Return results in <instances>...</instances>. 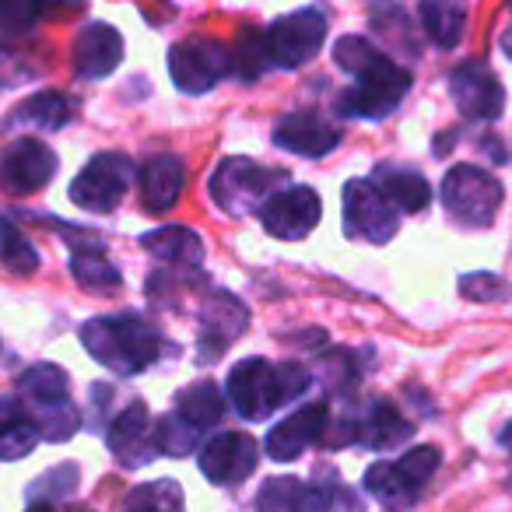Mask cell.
<instances>
[{
	"mask_svg": "<svg viewBox=\"0 0 512 512\" xmlns=\"http://www.w3.org/2000/svg\"><path fill=\"white\" fill-rule=\"evenodd\" d=\"M309 386L306 369L285 362L274 365L267 358H246L228 372V404L246 421L271 418L278 407L295 400Z\"/></svg>",
	"mask_w": 512,
	"mask_h": 512,
	"instance_id": "obj_1",
	"label": "cell"
},
{
	"mask_svg": "<svg viewBox=\"0 0 512 512\" xmlns=\"http://www.w3.org/2000/svg\"><path fill=\"white\" fill-rule=\"evenodd\" d=\"M81 344L88 348V355L106 369L120 372V376H137L148 365H155V358L162 355V337L155 327H148L144 320H92L81 327Z\"/></svg>",
	"mask_w": 512,
	"mask_h": 512,
	"instance_id": "obj_2",
	"label": "cell"
},
{
	"mask_svg": "<svg viewBox=\"0 0 512 512\" xmlns=\"http://www.w3.org/2000/svg\"><path fill=\"white\" fill-rule=\"evenodd\" d=\"M18 390L39 428V439L64 442L78 432V407L67 397V372L57 365H32L18 376Z\"/></svg>",
	"mask_w": 512,
	"mask_h": 512,
	"instance_id": "obj_3",
	"label": "cell"
},
{
	"mask_svg": "<svg viewBox=\"0 0 512 512\" xmlns=\"http://www.w3.org/2000/svg\"><path fill=\"white\" fill-rule=\"evenodd\" d=\"M442 204L463 228H488L502 207V183L477 165H453L442 179Z\"/></svg>",
	"mask_w": 512,
	"mask_h": 512,
	"instance_id": "obj_4",
	"label": "cell"
},
{
	"mask_svg": "<svg viewBox=\"0 0 512 512\" xmlns=\"http://www.w3.org/2000/svg\"><path fill=\"white\" fill-rule=\"evenodd\" d=\"M442 453L435 446H418L404 453L397 463H376L365 474V488L386 505H411L421 495L432 474L439 470Z\"/></svg>",
	"mask_w": 512,
	"mask_h": 512,
	"instance_id": "obj_5",
	"label": "cell"
},
{
	"mask_svg": "<svg viewBox=\"0 0 512 512\" xmlns=\"http://www.w3.org/2000/svg\"><path fill=\"white\" fill-rule=\"evenodd\" d=\"M281 179H285L281 172L264 169L249 158H225L211 176L214 204L228 214H249L256 211V204L264 207L267 193H274L271 186L281 183Z\"/></svg>",
	"mask_w": 512,
	"mask_h": 512,
	"instance_id": "obj_6",
	"label": "cell"
},
{
	"mask_svg": "<svg viewBox=\"0 0 512 512\" xmlns=\"http://www.w3.org/2000/svg\"><path fill=\"white\" fill-rule=\"evenodd\" d=\"M228 71H232V50L225 43H218V39L190 36L172 46L169 53V74L179 92L186 95L211 92Z\"/></svg>",
	"mask_w": 512,
	"mask_h": 512,
	"instance_id": "obj_7",
	"label": "cell"
},
{
	"mask_svg": "<svg viewBox=\"0 0 512 512\" xmlns=\"http://www.w3.org/2000/svg\"><path fill=\"white\" fill-rule=\"evenodd\" d=\"M407 88H411V74L397 67L390 57L383 64L369 67L365 74L355 78V88H348L341 99V113L348 116H369V120H383L404 102Z\"/></svg>",
	"mask_w": 512,
	"mask_h": 512,
	"instance_id": "obj_8",
	"label": "cell"
},
{
	"mask_svg": "<svg viewBox=\"0 0 512 512\" xmlns=\"http://www.w3.org/2000/svg\"><path fill=\"white\" fill-rule=\"evenodd\" d=\"M344 232L372 246H383L397 235V211L369 179H351L344 186Z\"/></svg>",
	"mask_w": 512,
	"mask_h": 512,
	"instance_id": "obj_9",
	"label": "cell"
},
{
	"mask_svg": "<svg viewBox=\"0 0 512 512\" xmlns=\"http://www.w3.org/2000/svg\"><path fill=\"white\" fill-rule=\"evenodd\" d=\"M127 183H130L127 158L113 155V151H102V155H95L71 183V200L92 214H109L120 207Z\"/></svg>",
	"mask_w": 512,
	"mask_h": 512,
	"instance_id": "obj_10",
	"label": "cell"
},
{
	"mask_svg": "<svg viewBox=\"0 0 512 512\" xmlns=\"http://www.w3.org/2000/svg\"><path fill=\"white\" fill-rule=\"evenodd\" d=\"M323 39H327V18L320 11L306 8V11H295V15H285L271 25L267 32V50H271V60L278 67H295L309 64V60L320 53Z\"/></svg>",
	"mask_w": 512,
	"mask_h": 512,
	"instance_id": "obj_11",
	"label": "cell"
},
{
	"mask_svg": "<svg viewBox=\"0 0 512 512\" xmlns=\"http://www.w3.org/2000/svg\"><path fill=\"white\" fill-rule=\"evenodd\" d=\"M323 214V200L313 186H288V190H278L264 200L260 207V221L264 228L274 235V239H288L299 242L320 225Z\"/></svg>",
	"mask_w": 512,
	"mask_h": 512,
	"instance_id": "obj_12",
	"label": "cell"
},
{
	"mask_svg": "<svg viewBox=\"0 0 512 512\" xmlns=\"http://www.w3.org/2000/svg\"><path fill=\"white\" fill-rule=\"evenodd\" d=\"M260 449L246 432H221L200 449V474L211 484H239L256 470Z\"/></svg>",
	"mask_w": 512,
	"mask_h": 512,
	"instance_id": "obj_13",
	"label": "cell"
},
{
	"mask_svg": "<svg viewBox=\"0 0 512 512\" xmlns=\"http://www.w3.org/2000/svg\"><path fill=\"white\" fill-rule=\"evenodd\" d=\"M57 172V155L36 137H18L4 155H0V183L11 193H36L50 186Z\"/></svg>",
	"mask_w": 512,
	"mask_h": 512,
	"instance_id": "obj_14",
	"label": "cell"
},
{
	"mask_svg": "<svg viewBox=\"0 0 512 512\" xmlns=\"http://www.w3.org/2000/svg\"><path fill=\"white\" fill-rule=\"evenodd\" d=\"M449 95H453L456 109L467 120H495L505 106V92L495 74H491V67L474 64V60L460 64L449 74Z\"/></svg>",
	"mask_w": 512,
	"mask_h": 512,
	"instance_id": "obj_15",
	"label": "cell"
},
{
	"mask_svg": "<svg viewBox=\"0 0 512 512\" xmlns=\"http://www.w3.org/2000/svg\"><path fill=\"white\" fill-rule=\"evenodd\" d=\"M327 421H330V411L327 404H306L299 407L295 414H288L281 425L271 428V435H267V456L271 460H295V456L306 453L313 442H323V435H327Z\"/></svg>",
	"mask_w": 512,
	"mask_h": 512,
	"instance_id": "obj_16",
	"label": "cell"
},
{
	"mask_svg": "<svg viewBox=\"0 0 512 512\" xmlns=\"http://www.w3.org/2000/svg\"><path fill=\"white\" fill-rule=\"evenodd\" d=\"M123 60V36L106 22H92L74 39V71L85 81H99L113 74Z\"/></svg>",
	"mask_w": 512,
	"mask_h": 512,
	"instance_id": "obj_17",
	"label": "cell"
},
{
	"mask_svg": "<svg viewBox=\"0 0 512 512\" xmlns=\"http://www.w3.org/2000/svg\"><path fill=\"white\" fill-rule=\"evenodd\" d=\"M109 449H113L116 460L130 470L151 463V456L158 453L148 407H144L141 400H134V404H130L127 411L113 421V428H109Z\"/></svg>",
	"mask_w": 512,
	"mask_h": 512,
	"instance_id": "obj_18",
	"label": "cell"
},
{
	"mask_svg": "<svg viewBox=\"0 0 512 512\" xmlns=\"http://www.w3.org/2000/svg\"><path fill=\"white\" fill-rule=\"evenodd\" d=\"M341 130L316 113H292L274 127V144L302 158H323L337 148Z\"/></svg>",
	"mask_w": 512,
	"mask_h": 512,
	"instance_id": "obj_19",
	"label": "cell"
},
{
	"mask_svg": "<svg viewBox=\"0 0 512 512\" xmlns=\"http://www.w3.org/2000/svg\"><path fill=\"white\" fill-rule=\"evenodd\" d=\"M256 512H330V495L299 477H271L256 495Z\"/></svg>",
	"mask_w": 512,
	"mask_h": 512,
	"instance_id": "obj_20",
	"label": "cell"
},
{
	"mask_svg": "<svg viewBox=\"0 0 512 512\" xmlns=\"http://www.w3.org/2000/svg\"><path fill=\"white\" fill-rule=\"evenodd\" d=\"M186 183V169L176 155H155L141 165V204L151 214L169 211Z\"/></svg>",
	"mask_w": 512,
	"mask_h": 512,
	"instance_id": "obj_21",
	"label": "cell"
},
{
	"mask_svg": "<svg viewBox=\"0 0 512 512\" xmlns=\"http://www.w3.org/2000/svg\"><path fill=\"white\" fill-rule=\"evenodd\" d=\"M372 183H376L379 193L390 200L393 211L418 214V211H425L428 200H432V186H428V179L421 176V172L397 169V165H379Z\"/></svg>",
	"mask_w": 512,
	"mask_h": 512,
	"instance_id": "obj_22",
	"label": "cell"
},
{
	"mask_svg": "<svg viewBox=\"0 0 512 512\" xmlns=\"http://www.w3.org/2000/svg\"><path fill=\"white\" fill-rule=\"evenodd\" d=\"M39 428L25 400L0 397V460H22L36 449Z\"/></svg>",
	"mask_w": 512,
	"mask_h": 512,
	"instance_id": "obj_23",
	"label": "cell"
},
{
	"mask_svg": "<svg viewBox=\"0 0 512 512\" xmlns=\"http://www.w3.org/2000/svg\"><path fill=\"white\" fill-rule=\"evenodd\" d=\"M242 327H246V309H242V302L225 292L214 295L204 306V330H207L204 358H214L225 344H232L235 337L242 334Z\"/></svg>",
	"mask_w": 512,
	"mask_h": 512,
	"instance_id": "obj_24",
	"label": "cell"
},
{
	"mask_svg": "<svg viewBox=\"0 0 512 512\" xmlns=\"http://www.w3.org/2000/svg\"><path fill=\"white\" fill-rule=\"evenodd\" d=\"M421 29L442 50H456L467 32V4L463 0H421Z\"/></svg>",
	"mask_w": 512,
	"mask_h": 512,
	"instance_id": "obj_25",
	"label": "cell"
},
{
	"mask_svg": "<svg viewBox=\"0 0 512 512\" xmlns=\"http://www.w3.org/2000/svg\"><path fill=\"white\" fill-rule=\"evenodd\" d=\"M141 246L148 249L151 256H158V260H165V264H172V267H193L204 260V242H200V235L183 225L158 228V232L141 235Z\"/></svg>",
	"mask_w": 512,
	"mask_h": 512,
	"instance_id": "obj_26",
	"label": "cell"
},
{
	"mask_svg": "<svg viewBox=\"0 0 512 512\" xmlns=\"http://www.w3.org/2000/svg\"><path fill=\"white\" fill-rule=\"evenodd\" d=\"M221 414H225V397H221L218 386L207 383V379L204 383L186 386V390L176 397V418L183 421V425H190L197 435L218 425Z\"/></svg>",
	"mask_w": 512,
	"mask_h": 512,
	"instance_id": "obj_27",
	"label": "cell"
},
{
	"mask_svg": "<svg viewBox=\"0 0 512 512\" xmlns=\"http://www.w3.org/2000/svg\"><path fill=\"white\" fill-rule=\"evenodd\" d=\"M411 432H414L411 421L400 418L397 407L386 404V400H376V404H369L362 425H358V439H362L369 449H393L397 442L411 439Z\"/></svg>",
	"mask_w": 512,
	"mask_h": 512,
	"instance_id": "obj_28",
	"label": "cell"
},
{
	"mask_svg": "<svg viewBox=\"0 0 512 512\" xmlns=\"http://www.w3.org/2000/svg\"><path fill=\"white\" fill-rule=\"evenodd\" d=\"M15 120L32 123V127H43V130H60L74 120V99H67L64 92H39L18 106Z\"/></svg>",
	"mask_w": 512,
	"mask_h": 512,
	"instance_id": "obj_29",
	"label": "cell"
},
{
	"mask_svg": "<svg viewBox=\"0 0 512 512\" xmlns=\"http://www.w3.org/2000/svg\"><path fill=\"white\" fill-rule=\"evenodd\" d=\"M271 50H267V36L256 29H242L239 39H235L232 46V71L239 74V78L253 81L260 78V74L271 67Z\"/></svg>",
	"mask_w": 512,
	"mask_h": 512,
	"instance_id": "obj_30",
	"label": "cell"
},
{
	"mask_svg": "<svg viewBox=\"0 0 512 512\" xmlns=\"http://www.w3.org/2000/svg\"><path fill=\"white\" fill-rule=\"evenodd\" d=\"M123 512H186L183 488L176 481H151L130 491Z\"/></svg>",
	"mask_w": 512,
	"mask_h": 512,
	"instance_id": "obj_31",
	"label": "cell"
},
{
	"mask_svg": "<svg viewBox=\"0 0 512 512\" xmlns=\"http://www.w3.org/2000/svg\"><path fill=\"white\" fill-rule=\"evenodd\" d=\"M0 260L11 274H22V278L39 271V253L15 225H0Z\"/></svg>",
	"mask_w": 512,
	"mask_h": 512,
	"instance_id": "obj_32",
	"label": "cell"
},
{
	"mask_svg": "<svg viewBox=\"0 0 512 512\" xmlns=\"http://www.w3.org/2000/svg\"><path fill=\"white\" fill-rule=\"evenodd\" d=\"M71 271H74V278H78V285H85V288H116L120 285V271L109 264L99 249H88V253L78 249V253L71 256Z\"/></svg>",
	"mask_w": 512,
	"mask_h": 512,
	"instance_id": "obj_33",
	"label": "cell"
},
{
	"mask_svg": "<svg viewBox=\"0 0 512 512\" xmlns=\"http://www.w3.org/2000/svg\"><path fill=\"white\" fill-rule=\"evenodd\" d=\"M334 60H337V67H341V71H348L351 78H358V74H365L369 67L383 64L386 53H379L376 46H372L369 39H362V36H344L341 43L334 46Z\"/></svg>",
	"mask_w": 512,
	"mask_h": 512,
	"instance_id": "obj_34",
	"label": "cell"
},
{
	"mask_svg": "<svg viewBox=\"0 0 512 512\" xmlns=\"http://www.w3.org/2000/svg\"><path fill=\"white\" fill-rule=\"evenodd\" d=\"M197 439H200V435L193 432L190 425H183V421H179L176 414L162 418V421H158V428H155V446H158V453H165V456H186V453H193Z\"/></svg>",
	"mask_w": 512,
	"mask_h": 512,
	"instance_id": "obj_35",
	"label": "cell"
},
{
	"mask_svg": "<svg viewBox=\"0 0 512 512\" xmlns=\"http://www.w3.org/2000/svg\"><path fill=\"white\" fill-rule=\"evenodd\" d=\"M43 8L46 0H0V32H29Z\"/></svg>",
	"mask_w": 512,
	"mask_h": 512,
	"instance_id": "obj_36",
	"label": "cell"
},
{
	"mask_svg": "<svg viewBox=\"0 0 512 512\" xmlns=\"http://www.w3.org/2000/svg\"><path fill=\"white\" fill-rule=\"evenodd\" d=\"M460 295L463 299L498 302V299H509L512 288L505 285L502 278H495V274H467V278L460 281Z\"/></svg>",
	"mask_w": 512,
	"mask_h": 512,
	"instance_id": "obj_37",
	"label": "cell"
},
{
	"mask_svg": "<svg viewBox=\"0 0 512 512\" xmlns=\"http://www.w3.org/2000/svg\"><path fill=\"white\" fill-rule=\"evenodd\" d=\"M36 74V64L25 57V50H15V46H0V88L22 85Z\"/></svg>",
	"mask_w": 512,
	"mask_h": 512,
	"instance_id": "obj_38",
	"label": "cell"
},
{
	"mask_svg": "<svg viewBox=\"0 0 512 512\" xmlns=\"http://www.w3.org/2000/svg\"><path fill=\"white\" fill-rule=\"evenodd\" d=\"M502 50L512 57V25H509V29H505V36H502Z\"/></svg>",
	"mask_w": 512,
	"mask_h": 512,
	"instance_id": "obj_39",
	"label": "cell"
},
{
	"mask_svg": "<svg viewBox=\"0 0 512 512\" xmlns=\"http://www.w3.org/2000/svg\"><path fill=\"white\" fill-rule=\"evenodd\" d=\"M25 512H57V509H53L50 502H36V505H29Z\"/></svg>",
	"mask_w": 512,
	"mask_h": 512,
	"instance_id": "obj_40",
	"label": "cell"
},
{
	"mask_svg": "<svg viewBox=\"0 0 512 512\" xmlns=\"http://www.w3.org/2000/svg\"><path fill=\"white\" fill-rule=\"evenodd\" d=\"M502 446L512 453V421H509V425H505V432H502Z\"/></svg>",
	"mask_w": 512,
	"mask_h": 512,
	"instance_id": "obj_41",
	"label": "cell"
},
{
	"mask_svg": "<svg viewBox=\"0 0 512 512\" xmlns=\"http://www.w3.org/2000/svg\"><path fill=\"white\" fill-rule=\"evenodd\" d=\"M46 4H60V8H78L81 0H46Z\"/></svg>",
	"mask_w": 512,
	"mask_h": 512,
	"instance_id": "obj_42",
	"label": "cell"
}]
</instances>
